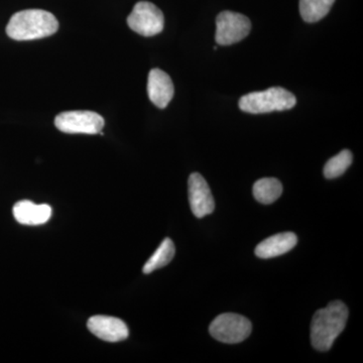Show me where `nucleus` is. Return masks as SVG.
Masks as SVG:
<instances>
[{"label": "nucleus", "instance_id": "nucleus-3", "mask_svg": "<svg viewBox=\"0 0 363 363\" xmlns=\"http://www.w3.org/2000/svg\"><path fill=\"white\" fill-rule=\"evenodd\" d=\"M297 104L295 95L281 87H272L264 91L248 93L240 98L241 111L252 114L267 113L292 109Z\"/></svg>", "mask_w": 363, "mask_h": 363}, {"label": "nucleus", "instance_id": "nucleus-6", "mask_svg": "<svg viewBox=\"0 0 363 363\" xmlns=\"http://www.w3.org/2000/svg\"><path fill=\"white\" fill-rule=\"evenodd\" d=\"M131 30L143 37H152L164 30V18L161 9L149 1H140L128 18Z\"/></svg>", "mask_w": 363, "mask_h": 363}, {"label": "nucleus", "instance_id": "nucleus-13", "mask_svg": "<svg viewBox=\"0 0 363 363\" xmlns=\"http://www.w3.org/2000/svg\"><path fill=\"white\" fill-rule=\"evenodd\" d=\"M283 185L278 179L264 178L255 182L253 185V196L259 203L272 204L281 197Z\"/></svg>", "mask_w": 363, "mask_h": 363}, {"label": "nucleus", "instance_id": "nucleus-5", "mask_svg": "<svg viewBox=\"0 0 363 363\" xmlns=\"http://www.w3.org/2000/svg\"><path fill=\"white\" fill-rule=\"evenodd\" d=\"M104 117L96 112L88 111H66L55 118V125L65 133L97 135L104 128Z\"/></svg>", "mask_w": 363, "mask_h": 363}, {"label": "nucleus", "instance_id": "nucleus-10", "mask_svg": "<svg viewBox=\"0 0 363 363\" xmlns=\"http://www.w3.org/2000/svg\"><path fill=\"white\" fill-rule=\"evenodd\" d=\"M175 88L173 81L166 72L152 69L147 80V94L150 100L159 108H166L173 99Z\"/></svg>", "mask_w": 363, "mask_h": 363}, {"label": "nucleus", "instance_id": "nucleus-14", "mask_svg": "<svg viewBox=\"0 0 363 363\" xmlns=\"http://www.w3.org/2000/svg\"><path fill=\"white\" fill-rule=\"evenodd\" d=\"M175 253L176 248L173 241L169 238H164L154 255L145 262L143 269V274H150L161 267H166L174 259Z\"/></svg>", "mask_w": 363, "mask_h": 363}, {"label": "nucleus", "instance_id": "nucleus-7", "mask_svg": "<svg viewBox=\"0 0 363 363\" xmlns=\"http://www.w3.org/2000/svg\"><path fill=\"white\" fill-rule=\"evenodd\" d=\"M250 30L252 23L247 16L233 11H222L216 18L215 40L218 45H233L245 39Z\"/></svg>", "mask_w": 363, "mask_h": 363}, {"label": "nucleus", "instance_id": "nucleus-4", "mask_svg": "<svg viewBox=\"0 0 363 363\" xmlns=\"http://www.w3.org/2000/svg\"><path fill=\"white\" fill-rule=\"evenodd\" d=\"M252 325L247 318L234 313H225L215 318L210 324L212 337L222 343L242 342L252 333Z\"/></svg>", "mask_w": 363, "mask_h": 363}, {"label": "nucleus", "instance_id": "nucleus-12", "mask_svg": "<svg viewBox=\"0 0 363 363\" xmlns=\"http://www.w3.org/2000/svg\"><path fill=\"white\" fill-rule=\"evenodd\" d=\"M298 242L293 233H283L267 238L255 248V255L260 259H272L292 250Z\"/></svg>", "mask_w": 363, "mask_h": 363}, {"label": "nucleus", "instance_id": "nucleus-1", "mask_svg": "<svg viewBox=\"0 0 363 363\" xmlns=\"http://www.w3.org/2000/svg\"><path fill=\"white\" fill-rule=\"evenodd\" d=\"M348 319V309L341 301H334L318 310L311 323V342L319 351H328L342 333Z\"/></svg>", "mask_w": 363, "mask_h": 363}, {"label": "nucleus", "instance_id": "nucleus-8", "mask_svg": "<svg viewBox=\"0 0 363 363\" xmlns=\"http://www.w3.org/2000/svg\"><path fill=\"white\" fill-rule=\"evenodd\" d=\"M189 203L193 214L198 218L211 214L215 209L213 195L206 180L199 173L189 177Z\"/></svg>", "mask_w": 363, "mask_h": 363}, {"label": "nucleus", "instance_id": "nucleus-11", "mask_svg": "<svg viewBox=\"0 0 363 363\" xmlns=\"http://www.w3.org/2000/svg\"><path fill=\"white\" fill-rule=\"evenodd\" d=\"M13 216L23 225L37 226L47 223L52 217V207L23 200L13 206Z\"/></svg>", "mask_w": 363, "mask_h": 363}, {"label": "nucleus", "instance_id": "nucleus-2", "mask_svg": "<svg viewBox=\"0 0 363 363\" xmlns=\"http://www.w3.org/2000/svg\"><path fill=\"white\" fill-rule=\"evenodd\" d=\"M56 16L43 9H26L11 16L6 33L16 40H33L50 37L58 30Z\"/></svg>", "mask_w": 363, "mask_h": 363}, {"label": "nucleus", "instance_id": "nucleus-9", "mask_svg": "<svg viewBox=\"0 0 363 363\" xmlns=\"http://www.w3.org/2000/svg\"><path fill=\"white\" fill-rule=\"evenodd\" d=\"M87 327L93 335L107 342H119L125 340L130 335L128 325L116 317L102 315L91 317L88 320Z\"/></svg>", "mask_w": 363, "mask_h": 363}, {"label": "nucleus", "instance_id": "nucleus-15", "mask_svg": "<svg viewBox=\"0 0 363 363\" xmlns=\"http://www.w3.org/2000/svg\"><path fill=\"white\" fill-rule=\"evenodd\" d=\"M335 0H300V13L306 23L321 21L330 11Z\"/></svg>", "mask_w": 363, "mask_h": 363}, {"label": "nucleus", "instance_id": "nucleus-16", "mask_svg": "<svg viewBox=\"0 0 363 363\" xmlns=\"http://www.w3.org/2000/svg\"><path fill=\"white\" fill-rule=\"evenodd\" d=\"M352 154L348 150H343L336 156L331 157L324 167L325 178L335 179L343 175L352 164Z\"/></svg>", "mask_w": 363, "mask_h": 363}]
</instances>
